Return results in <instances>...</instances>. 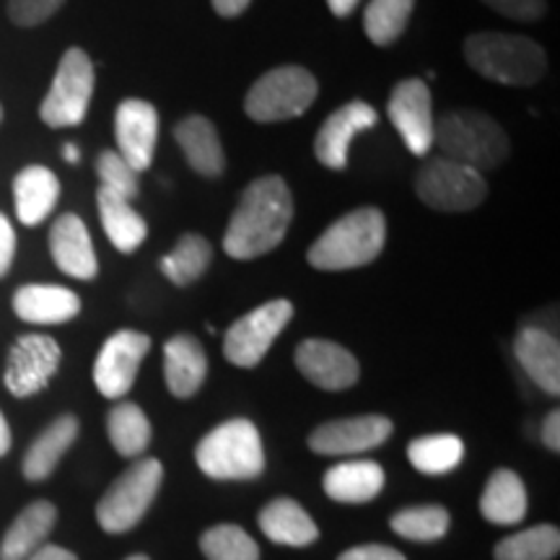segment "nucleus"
Instances as JSON below:
<instances>
[{
    "mask_svg": "<svg viewBox=\"0 0 560 560\" xmlns=\"http://www.w3.org/2000/svg\"><path fill=\"white\" fill-rule=\"evenodd\" d=\"M30 560H79V558L66 548H58V545H42Z\"/></svg>",
    "mask_w": 560,
    "mask_h": 560,
    "instance_id": "obj_44",
    "label": "nucleus"
},
{
    "mask_svg": "<svg viewBox=\"0 0 560 560\" xmlns=\"http://www.w3.org/2000/svg\"><path fill=\"white\" fill-rule=\"evenodd\" d=\"M482 3L520 24H535L548 13V0H482Z\"/></svg>",
    "mask_w": 560,
    "mask_h": 560,
    "instance_id": "obj_39",
    "label": "nucleus"
},
{
    "mask_svg": "<svg viewBox=\"0 0 560 560\" xmlns=\"http://www.w3.org/2000/svg\"><path fill=\"white\" fill-rule=\"evenodd\" d=\"M96 208H100L102 229L112 242V247L122 252V255H132V252L140 249V244L149 236V223L132 208L130 200L107 190V187H100V192H96Z\"/></svg>",
    "mask_w": 560,
    "mask_h": 560,
    "instance_id": "obj_25",
    "label": "nucleus"
},
{
    "mask_svg": "<svg viewBox=\"0 0 560 560\" xmlns=\"http://www.w3.org/2000/svg\"><path fill=\"white\" fill-rule=\"evenodd\" d=\"M174 140L185 153L187 164L206 179H219L226 172V153L215 125L206 115H187L174 125Z\"/></svg>",
    "mask_w": 560,
    "mask_h": 560,
    "instance_id": "obj_20",
    "label": "nucleus"
},
{
    "mask_svg": "<svg viewBox=\"0 0 560 560\" xmlns=\"http://www.w3.org/2000/svg\"><path fill=\"white\" fill-rule=\"evenodd\" d=\"M260 529L278 545H291V548H306L317 542L319 529L304 509L293 499H276L260 511Z\"/></svg>",
    "mask_w": 560,
    "mask_h": 560,
    "instance_id": "obj_29",
    "label": "nucleus"
},
{
    "mask_svg": "<svg viewBox=\"0 0 560 560\" xmlns=\"http://www.w3.org/2000/svg\"><path fill=\"white\" fill-rule=\"evenodd\" d=\"M13 312L30 325H66L81 314V296L66 285L26 283L13 293Z\"/></svg>",
    "mask_w": 560,
    "mask_h": 560,
    "instance_id": "obj_19",
    "label": "nucleus"
},
{
    "mask_svg": "<svg viewBox=\"0 0 560 560\" xmlns=\"http://www.w3.org/2000/svg\"><path fill=\"white\" fill-rule=\"evenodd\" d=\"M62 361V350L58 340L50 335L30 332L21 335L9 350V361H5V389L13 397L24 400V397L37 395L52 382L58 374Z\"/></svg>",
    "mask_w": 560,
    "mask_h": 560,
    "instance_id": "obj_11",
    "label": "nucleus"
},
{
    "mask_svg": "<svg viewBox=\"0 0 560 560\" xmlns=\"http://www.w3.org/2000/svg\"><path fill=\"white\" fill-rule=\"evenodd\" d=\"M542 444L550 452H560V410H550L542 420Z\"/></svg>",
    "mask_w": 560,
    "mask_h": 560,
    "instance_id": "obj_42",
    "label": "nucleus"
},
{
    "mask_svg": "<svg viewBox=\"0 0 560 560\" xmlns=\"http://www.w3.org/2000/svg\"><path fill=\"white\" fill-rule=\"evenodd\" d=\"M296 369L306 382L327 392L350 389L361 376V366L348 348L332 340H304L296 348Z\"/></svg>",
    "mask_w": 560,
    "mask_h": 560,
    "instance_id": "obj_17",
    "label": "nucleus"
},
{
    "mask_svg": "<svg viewBox=\"0 0 560 560\" xmlns=\"http://www.w3.org/2000/svg\"><path fill=\"white\" fill-rule=\"evenodd\" d=\"M200 550L208 560H260V548L242 527L219 524L200 537Z\"/></svg>",
    "mask_w": 560,
    "mask_h": 560,
    "instance_id": "obj_36",
    "label": "nucleus"
},
{
    "mask_svg": "<svg viewBox=\"0 0 560 560\" xmlns=\"http://www.w3.org/2000/svg\"><path fill=\"white\" fill-rule=\"evenodd\" d=\"M161 480H164V465L153 457H140L102 495L96 506L100 527L109 535H122L136 527L156 499Z\"/></svg>",
    "mask_w": 560,
    "mask_h": 560,
    "instance_id": "obj_8",
    "label": "nucleus"
},
{
    "mask_svg": "<svg viewBox=\"0 0 560 560\" xmlns=\"http://www.w3.org/2000/svg\"><path fill=\"white\" fill-rule=\"evenodd\" d=\"M11 425L9 420H5L3 412H0V457H5V454L11 452Z\"/></svg>",
    "mask_w": 560,
    "mask_h": 560,
    "instance_id": "obj_46",
    "label": "nucleus"
},
{
    "mask_svg": "<svg viewBox=\"0 0 560 560\" xmlns=\"http://www.w3.org/2000/svg\"><path fill=\"white\" fill-rule=\"evenodd\" d=\"M387 117L395 125V130L400 132L402 143L408 145L412 156H429V151L433 149V132H436L429 83L423 79H405L397 83L389 94Z\"/></svg>",
    "mask_w": 560,
    "mask_h": 560,
    "instance_id": "obj_12",
    "label": "nucleus"
},
{
    "mask_svg": "<svg viewBox=\"0 0 560 560\" xmlns=\"http://www.w3.org/2000/svg\"><path fill=\"white\" fill-rule=\"evenodd\" d=\"M13 257H16V229H13L9 215L0 213V278L11 272Z\"/></svg>",
    "mask_w": 560,
    "mask_h": 560,
    "instance_id": "obj_40",
    "label": "nucleus"
},
{
    "mask_svg": "<svg viewBox=\"0 0 560 560\" xmlns=\"http://www.w3.org/2000/svg\"><path fill=\"white\" fill-rule=\"evenodd\" d=\"M293 221V195L283 177L268 174L249 182L231 213L223 252L231 260H255L280 247Z\"/></svg>",
    "mask_w": 560,
    "mask_h": 560,
    "instance_id": "obj_1",
    "label": "nucleus"
},
{
    "mask_svg": "<svg viewBox=\"0 0 560 560\" xmlns=\"http://www.w3.org/2000/svg\"><path fill=\"white\" fill-rule=\"evenodd\" d=\"M462 457H465V444L454 433H433V436H420L410 441L408 459L418 472L423 475H446L457 470Z\"/></svg>",
    "mask_w": 560,
    "mask_h": 560,
    "instance_id": "obj_32",
    "label": "nucleus"
},
{
    "mask_svg": "<svg viewBox=\"0 0 560 560\" xmlns=\"http://www.w3.org/2000/svg\"><path fill=\"white\" fill-rule=\"evenodd\" d=\"M389 524L405 540L436 542L450 532L452 516L444 506H412L397 511Z\"/></svg>",
    "mask_w": 560,
    "mask_h": 560,
    "instance_id": "obj_35",
    "label": "nucleus"
},
{
    "mask_svg": "<svg viewBox=\"0 0 560 560\" xmlns=\"http://www.w3.org/2000/svg\"><path fill=\"white\" fill-rule=\"evenodd\" d=\"M58 200L60 179L47 166L32 164L13 179V206H16V219L24 226H39L42 221L50 219Z\"/></svg>",
    "mask_w": 560,
    "mask_h": 560,
    "instance_id": "obj_22",
    "label": "nucleus"
},
{
    "mask_svg": "<svg viewBox=\"0 0 560 560\" xmlns=\"http://www.w3.org/2000/svg\"><path fill=\"white\" fill-rule=\"evenodd\" d=\"M81 423L75 416H60L52 420L37 439L32 441V446L24 454L21 462V470L30 482H42L55 472V467L60 465V459L66 457V452L75 444L79 439Z\"/></svg>",
    "mask_w": 560,
    "mask_h": 560,
    "instance_id": "obj_24",
    "label": "nucleus"
},
{
    "mask_svg": "<svg viewBox=\"0 0 560 560\" xmlns=\"http://www.w3.org/2000/svg\"><path fill=\"white\" fill-rule=\"evenodd\" d=\"M319 83L312 70L280 66L260 75L244 96V112L255 122H285L301 117L317 102Z\"/></svg>",
    "mask_w": 560,
    "mask_h": 560,
    "instance_id": "obj_6",
    "label": "nucleus"
},
{
    "mask_svg": "<svg viewBox=\"0 0 560 560\" xmlns=\"http://www.w3.org/2000/svg\"><path fill=\"white\" fill-rule=\"evenodd\" d=\"M338 560H408L400 550L389 548V545H361V548H350L338 556Z\"/></svg>",
    "mask_w": 560,
    "mask_h": 560,
    "instance_id": "obj_41",
    "label": "nucleus"
},
{
    "mask_svg": "<svg viewBox=\"0 0 560 560\" xmlns=\"http://www.w3.org/2000/svg\"><path fill=\"white\" fill-rule=\"evenodd\" d=\"M293 319L289 299H272L234 322L223 335V355L240 369H255L268 355V350L285 325Z\"/></svg>",
    "mask_w": 560,
    "mask_h": 560,
    "instance_id": "obj_10",
    "label": "nucleus"
},
{
    "mask_svg": "<svg viewBox=\"0 0 560 560\" xmlns=\"http://www.w3.org/2000/svg\"><path fill=\"white\" fill-rule=\"evenodd\" d=\"M387 244V219L380 208H355L330 223L306 252L314 270L340 272L366 268Z\"/></svg>",
    "mask_w": 560,
    "mask_h": 560,
    "instance_id": "obj_2",
    "label": "nucleus"
},
{
    "mask_svg": "<svg viewBox=\"0 0 560 560\" xmlns=\"http://www.w3.org/2000/svg\"><path fill=\"white\" fill-rule=\"evenodd\" d=\"M384 480H387V475H384L382 465L371 459H355L330 467L322 480V488L338 503H369L382 493Z\"/></svg>",
    "mask_w": 560,
    "mask_h": 560,
    "instance_id": "obj_26",
    "label": "nucleus"
},
{
    "mask_svg": "<svg viewBox=\"0 0 560 560\" xmlns=\"http://www.w3.org/2000/svg\"><path fill=\"white\" fill-rule=\"evenodd\" d=\"M210 3H213V11L219 13V16L236 19L249 9L252 0H210Z\"/></svg>",
    "mask_w": 560,
    "mask_h": 560,
    "instance_id": "obj_43",
    "label": "nucleus"
},
{
    "mask_svg": "<svg viewBox=\"0 0 560 560\" xmlns=\"http://www.w3.org/2000/svg\"><path fill=\"white\" fill-rule=\"evenodd\" d=\"M359 3H361V0H327L332 16H338V19H348L350 13L359 9Z\"/></svg>",
    "mask_w": 560,
    "mask_h": 560,
    "instance_id": "obj_45",
    "label": "nucleus"
},
{
    "mask_svg": "<svg viewBox=\"0 0 560 560\" xmlns=\"http://www.w3.org/2000/svg\"><path fill=\"white\" fill-rule=\"evenodd\" d=\"M96 177L102 187L122 195L125 200H136L140 192V174L117 151H102L96 156Z\"/></svg>",
    "mask_w": 560,
    "mask_h": 560,
    "instance_id": "obj_37",
    "label": "nucleus"
},
{
    "mask_svg": "<svg viewBox=\"0 0 560 560\" xmlns=\"http://www.w3.org/2000/svg\"><path fill=\"white\" fill-rule=\"evenodd\" d=\"M66 0H9V19L21 30L45 24L62 9Z\"/></svg>",
    "mask_w": 560,
    "mask_h": 560,
    "instance_id": "obj_38",
    "label": "nucleus"
},
{
    "mask_svg": "<svg viewBox=\"0 0 560 560\" xmlns=\"http://www.w3.org/2000/svg\"><path fill=\"white\" fill-rule=\"evenodd\" d=\"M195 462L213 480H255L265 470V450L257 425L234 418L215 425L195 446Z\"/></svg>",
    "mask_w": 560,
    "mask_h": 560,
    "instance_id": "obj_5",
    "label": "nucleus"
},
{
    "mask_svg": "<svg viewBox=\"0 0 560 560\" xmlns=\"http://www.w3.org/2000/svg\"><path fill=\"white\" fill-rule=\"evenodd\" d=\"M416 0H371L363 11V32L380 47L395 45L408 30Z\"/></svg>",
    "mask_w": 560,
    "mask_h": 560,
    "instance_id": "obj_33",
    "label": "nucleus"
},
{
    "mask_svg": "<svg viewBox=\"0 0 560 560\" xmlns=\"http://www.w3.org/2000/svg\"><path fill=\"white\" fill-rule=\"evenodd\" d=\"M433 145H439L441 156L480 174L499 170L511 153L509 132L480 109H452L436 117Z\"/></svg>",
    "mask_w": 560,
    "mask_h": 560,
    "instance_id": "obj_4",
    "label": "nucleus"
},
{
    "mask_svg": "<svg viewBox=\"0 0 560 560\" xmlns=\"http://www.w3.org/2000/svg\"><path fill=\"white\" fill-rule=\"evenodd\" d=\"M560 550V532L552 524L516 532L495 545V560H552Z\"/></svg>",
    "mask_w": 560,
    "mask_h": 560,
    "instance_id": "obj_34",
    "label": "nucleus"
},
{
    "mask_svg": "<svg viewBox=\"0 0 560 560\" xmlns=\"http://www.w3.org/2000/svg\"><path fill=\"white\" fill-rule=\"evenodd\" d=\"M514 355L537 387L552 397L560 395V346L556 335L540 327H524L514 340Z\"/></svg>",
    "mask_w": 560,
    "mask_h": 560,
    "instance_id": "obj_21",
    "label": "nucleus"
},
{
    "mask_svg": "<svg viewBox=\"0 0 560 560\" xmlns=\"http://www.w3.org/2000/svg\"><path fill=\"white\" fill-rule=\"evenodd\" d=\"M62 156H66L68 164H79V161H81V151H79V145L66 143V145H62Z\"/></svg>",
    "mask_w": 560,
    "mask_h": 560,
    "instance_id": "obj_47",
    "label": "nucleus"
},
{
    "mask_svg": "<svg viewBox=\"0 0 560 560\" xmlns=\"http://www.w3.org/2000/svg\"><path fill=\"white\" fill-rule=\"evenodd\" d=\"M96 89L94 62L81 47H68L55 70L50 91L39 104V120L52 130L79 128L86 120Z\"/></svg>",
    "mask_w": 560,
    "mask_h": 560,
    "instance_id": "obj_7",
    "label": "nucleus"
},
{
    "mask_svg": "<svg viewBox=\"0 0 560 560\" xmlns=\"http://www.w3.org/2000/svg\"><path fill=\"white\" fill-rule=\"evenodd\" d=\"M416 192L423 206L439 213H467L488 198V179L459 161L433 156L420 164Z\"/></svg>",
    "mask_w": 560,
    "mask_h": 560,
    "instance_id": "obj_9",
    "label": "nucleus"
},
{
    "mask_svg": "<svg viewBox=\"0 0 560 560\" xmlns=\"http://www.w3.org/2000/svg\"><path fill=\"white\" fill-rule=\"evenodd\" d=\"M107 436L117 454L136 459L151 444V420L136 402H120L107 416Z\"/></svg>",
    "mask_w": 560,
    "mask_h": 560,
    "instance_id": "obj_31",
    "label": "nucleus"
},
{
    "mask_svg": "<svg viewBox=\"0 0 560 560\" xmlns=\"http://www.w3.org/2000/svg\"><path fill=\"white\" fill-rule=\"evenodd\" d=\"M58 522V509L50 501H34L16 516L0 542V560H30Z\"/></svg>",
    "mask_w": 560,
    "mask_h": 560,
    "instance_id": "obj_27",
    "label": "nucleus"
},
{
    "mask_svg": "<svg viewBox=\"0 0 560 560\" xmlns=\"http://www.w3.org/2000/svg\"><path fill=\"white\" fill-rule=\"evenodd\" d=\"M210 262H213V247H210L206 236L182 234L170 255L161 257L159 270L170 283L185 289V285H190L206 276Z\"/></svg>",
    "mask_w": 560,
    "mask_h": 560,
    "instance_id": "obj_30",
    "label": "nucleus"
},
{
    "mask_svg": "<svg viewBox=\"0 0 560 560\" xmlns=\"http://www.w3.org/2000/svg\"><path fill=\"white\" fill-rule=\"evenodd\" d=\"M115 140L117 153L128 161L138 174L151 170L153 153L159 145V112L151 102L122 100L115 109Z\"/></svg>",
    "mask_w": 560,
    "mask_h": 560,
    "instance_id": "obj_14",
    "label": "nucleus"
},
{
    "mask_svg": "<svg viewBox=\"0 0 560 560\" xmlns=\"http://www.w3.org/2000/svg\"><path fill=\"white\" fill-rule=\"evenodd\" d=\"M380 122V112L371 107L369 102L353 100L335 109L314 138V156L327 170L342 172L348 166V149L353 138L363 130H371Z\"/></svg>",
    "mask_w": 560,
    "mask_h": 560,
    "instance_id": "obj_16",
    "label": "nucleus"
},
{
    "mask_svg": "<svg viewBox=\"0 0 560 560\" xmlns=\"http://www.w3.org/2000/svg\"><path fill=\"white\" fill-rule=\"evenodd\" d=\"M527 488L524 480L514 470H495L486 482V490L480 495V511L486 522L499 524V527H511L520 524L527 514Z\"/></svg>",
    "mask_w": 560,
    "mask_h": 560,
    "instance_id": "obj_28",
    "label": "nucleus"
},
{
    "mask_svg": "<svg viewBox=\"0 0 560 560\" xmlns=\"http://www.w3.org/2000/svg\"><path fill=\"white\" fill-rule=\"evenodd\" d=\"M125 560H151L149 556H130V558H125Z\"/></svg>",
    "mask_w": 560,
    "mask_h": 560,
    "instance_id": "obj_48",
    "label": "nucleus"
},
{
    "mask_svg": "<svg viewBox=\"0 0 560 560\" xmlns=\"http://www.w3.org/2000/svg\"><path fill=\"white\" fill-rule=\"evenodd\" d=\"M50 255L60 272L75 280H94L100 276V257L81 215L62 213L52 221Z\"/></svg>",
    "mask_w": 560,
    "mask_h": 560,
    "instance_id": "obj_18",
    "label": "nucleus"
},
{
    "mask_svg": "<svg viewBox=\"0 0 560 560\" xmlns=\"http://www.w3.org/2000/svg\"><path fill=\"white\" fill-rule=\"evenodd\" d=\"M0 122H3V104H0Z\"/></svg>",
    "mask_w": 560,
    "mask_h": 560,
    "instance_id": "obj_49",
    "label": "nucleus"
},
{
    "mask_svg": "<svg viewBox=\"0 0 560 560\" xmlns=\"http://www.w3.org/2000/svg\"><path fill=\"white\" fill-rule=\"evenodd\" d=\"M465 60L475 73L501 86L527 89L542 81L548 52L540 42L509 32H475L465 39Z\"/></svg>",
    "mask_w": 560,
    "mask_h": 560,
    "instance_id": "obj_3",
    "label": "nucleus"
},
{
    "mask_svg": "<svg viewBox=\"0 0 560 560\" xmlns=\"http://www.w3.org/2000/svg\"><path fill=\"white\" fill-rule=\"evenodd\" d=\"M208 376V355L198 338L174 335L164 346V380L174 397L187 400L202 387Z\"/></svg>",
    "mask_w": 560,
    "mask_h": 560,
    "instance_id": "obj_23",
    "label": "nucleus"
},
{
    "mask_svg": "<svg viewBox=\"0 0 560 560\" xmlns=\"http://www.w3.org/2000/svg\"><path fill=\"white\" fill-rule=\"evenodd\" d=\"M151 350V338L145 332L138 330H117L104 340L94 361V376L96 389L102 392V397L107 400H120L128 395L132 384L138 380L140 363Z\"/></svg>",
    "mask_w": 560,
    "mask_h": 560,
    "instance_id": "obj_13",
    "label": "nucleus"
},
{
    "mask_svg": "<svg viewBox=\"0 0 560 560\" xmlns=\"http://www.w3.org/2000/svg\"><path fill=\"white\" fill-rule=\"evenodd\" d=\"M392 420L384 416H355L322 423L312 431L310 450L322 457L361 454L382 446L392 436Z\"/></svg>",
    "mask_w": 560,
    "mask_h": 560,
    "instance_id": "obj_15",
    "label": "nucleus"
}]
</instances>
